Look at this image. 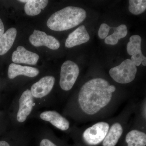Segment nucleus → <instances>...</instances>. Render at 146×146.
Wrapping results in <instances>:
<instances>
[{
  "mask_svg": "<svg viewBox=\"0 0 146 146\" xmlns=\"http://www.w3.org/2000/svg\"><path fill=\"white\" fill-rule=\"evenodd\" d=\"M116 88L104 79H93L82 86L78 101L82 110L86 114L93 115L105 107L112 99Z\"/></svg>",
  "mask_w": 146,
  "mask_h": 146,
  "instance_id": "1",
  "label": "nucleus"
},
{
  "mask_svg": "<svg viewBox=\"0 0 146 146\" xmlns=\"http://www.w3.org/2000/svg\"><path fill=\"white\" fill-rule=\"evenodd\" d=\"M86 16V11L83 8L68 6L53 13L48 19L47 25L54 31H64L78 25Z\"/></svg>",
  "mask_w": 146,
  "mask_h": 146,
  "instance_id": "2",
  "label": "nucleus"
},
{
  "mask_svg": "<svg viewBox=\"0 0 146 146\" xmlns=\"http://www.w3.org/2000/svg\"><path fill=\"white\" fill-rule=\"evenodd\" d=\"M136 65L131 59L123 60L119 65L110 70L111 77L117 83L127 84L134 80L137 73Z\"/></svg>",
  "mask_w": 146,
  "mask_h": 146,
  "instance_id": "3",
  "label": "nucleus"
},
{
  "mask_svg": "<svg viewBox=\"0 0 146 146\" xmlns=\"http://www.w3.org/2000/svg\"><path fill=\"white\" fill-rule=\"evenodd\" d=\"M79 72L78 66L74 62L70 60L64 62L60 70V88L65 91L70 90L76 81Z\"/></svg>",
  "mask_w": 146,
  "mask_h": 146,
  "instance_id": "4",
  "label": "nucleus"
},
{
  "mask_svg": "<svg viewBox=\"0 0 146 146\" xmlns=\"http://www.w3.org/2000/svg\"><path fill=\"white\" fill-rule=\"evenodd\" d=\"M109 129V125L108 123H97L84 132L83 140L89 145H96L104 141Z\"/></svg>",
  "mask_w": 146,
  "mask_h": 146,
  "instance_id": "5",
  "label": "nucleus"
},
{
  "mask_svg": "<svg viewBox=\"0 0 146 146\" xmlns=\"http://www.w3.org/2000/svg\"><path fill=\"white\" fill-rule=\"evenodd\" d=\"M35 105L34 98L30 90L27 89L23 92L19 100V106L16 115V119L18 122L25 121L31 113Z\"/></svg>",
  "mask_w": 146,
  "mask_h": 146,
  "instance_id": "6",
  "label": "nucleus"
},
{
  "mask_svg": "<svg viewBox=\"0 0 146 146\" xmlns=\"http://www.w3.org/2000/svg\"><path fill=\"white\" fill-rule=\"evenodd\" d=\"M55 78L52 76H46L33 84L30 91L33 98L42 99L46 96L54 85Z\"/></svg>",
  "mask_w": 146,
  "mask_h": 146,
  "instance_id": "7",
  "label": "nucleus"
},
{
  "mask_svg": "<svg viewBox=\"0 0 146 146\" xmlns=\"http://www.w3.org/2000/svg\"><path fill=\"white\" fill-rule=\"evenodd\" d=\"M29 42L35 47L45 46L52 50H57L60 46V42L51 35H48L44 32L34 30L30 36Z\"/></svg>",
  "mask_w": 146,
  "mask_h": 146,
  "instance_id": "8",
  "label": "nucleus"
},
{
  "mask_svg": "<svg viewBox=\"0 0 146 146\" xmlns=\"http://www.w3.org/2000/svg\"><path fill=\"white\" fill-rule=\"evenodd\" d=\"M40 118L43 121L49 122L56 127L62 131L68 130L70 122L66 118L54 110H48L42 112Z\"/></svg>",
  "mask_w": 146,
  "mask_h": 146,
  "instance_id": "9",
  "label": "nucleus"
},
{
  "mask_svg": "<svg viewBox=\"0 0 146 146\" xmlns=\"http://www.w3.org/2000/svg\"><path fill=\"white\" fill-rule=\"evenodd\" d=\"M39 59L37 54L28 50L22 46H19L12 55V60L14 63L35 65Z\"/></svg>",
  "mask_w": 146,
  "mask_h": 146,
  "instance_id": "10",
  "label": "nucleus"
},
{
  "mask_svg": "<svg viewBox=\"0 0 146 146\" xmlns=\"http://www.w3.org/2000/svg\"><path fill=\"white\" fill-rule=\"evenodd\" d=\"M89 39L90 36L86 27L81 25L69 35L66 39L65 46L68 48H72L86 43Z\"/></svg>",
  "mask_w": 146,
  "mask_h": 146,
  "instance_id": "11",
  "label": "nucleus"
},
{
  "mask_svg": "<svg viewBox=\"0 0 146 146\" xmlns=\"http://www.w3.org/2000/svg\"><path fill=\"white\" fill-rule=\"evenodd\" d=\"M38 69L33 67L11 63L9 65L8 70L9 78L10 79L15 78L20 75H23L29 77L33 78L39 74Z\"/></svg>",
  "mask_w": 146,
  "mask_h": 146,
  "instance_id": "12",
  "label": "nucleus"
},
{
  "mask_svg": "<svg viewBox=\"0 0 146 146\" xmlns=\"http://www.w3.org/2000/svg\"><path fill=\"white\" fill-rule=\"evenodd\" d=\"M123 132L122 127L116 123L109 129L107 135L103 141V146H115L118 143Z\"/></svg>",
  "mask_w": 146,
  "mask_h": 146,
  "instance_id": "13",
  "label": "nucleus"
},
{
  "mask_svg": "<svg viewBox=\"0 0 146 146\" xmlns=\"http://www.w3.org/2000/svg\"><path fill=\"white\" fill-rule=\"evenodd\" d=\"M19 1L26 3L24 9L27 15L30 16L38 15L41 13L42 9L47 6L48 3V1L47 0H21Z\"/></svg>",
  "mask_w": 146,
  "mask_h": 146,
  "instance_id": "14",
  "label": "nucleus"
},
{
  "mask_svg": "<svg viewBox=\"0 0 146 146\" xmlns=\"http://www.w3.org/2000/svg\"><path fill=\"white\" fill-rule=\"evenodd\" d=\"M17 35L14 28L9 29L0 38V55L5 54L12 47Z\"/></svg>",
  "mask_w": 146,
  "mask_h": 146,
  "instance_id": "15",
  "label": "nucleus"
},
{
  "mask_svg": "<svg viewBox=\"0 0 146 146\" xmlns=\"http://www.w3.org/2000/svg\"><path fill=\"white\" fill-rule=\"evenodd\" d=\"M127 146H145L146 133L137 130L131 131L125 137Z\"/></svg>",
  "mask_w": 146,
  "mask_h": 146,
  "instance_id": "16",
  "label": "nucleus"
},
{
  "mask_svg": "<svg viewBox=\"0 0 146 146\" xmlns=\"http://www.w3.org/2000/svg\"><path fill=\"white\" fill-rule=\"evenodd\" d=\"M142 39L138 35H133L130 37L129 42L128 43L127 50L129 55L132 56L141 51Z\"/></svg>",
  "mask_w": 146,
  "mask_h": 146,
  "instance_id": "17",
  "label": "nucleus"
},
{
  "mask_svg": "<svg viewBox=\"0 0 146 146\" xmlns=\"http://www.w3.org/2000/svg\"><path fill=\"white\" fill-rule=\"evenodd\" d=\"M129 10L133 15H139L146 10L145 0H129Z\"/></svg>",
  "mask_w": 146,
  "mask_h": 146,
  "instance_id": "18",
  "label": "nucleus"
},
{
  "mask_svg": "<svg viewBox=\"0 0 146 146\" xmlns=\"http://www.w3.org/2000/svg\"><path fill=\"white\" fill-rule=\"evenodd\" d=\"M131 60L136 66H139L142 63L144 66L146 65V58L142 53V51L131 56Z\"/></svg>",
  "mask_w": 146,
  "mask_h": 146,
  "instance_id": "19",
  "label": "nucleus"
},
{
  "mask_svg": "<svg viewBox=\"0 0 146 146\" xmlns=\"http://www.w3.org/2000/svg\"><path fill=\"white\" fill-rule=\"evenodd\" d=\"M120 39L117 31H115L113 34L107 36L105 39V43L107 44L115 45L117 44Z\"/></svg>",
  "mask_w": 146,
  "mask_h": 146,
  "instance_id": "20",
  "label": "nucleus"
},
{
  "mask_svg": "<svg viewBox=\"0 0 146 146\" xmlns=\"http://www.w3.org/2000/svg\"><path fill=\"white\" fill-rule=\"evenodd\" d=\"M111 28L107 24L103 23L101 25L98 31V36L100 39H105L107 37Z\"/></svg>",
  "mask_w": 146,
  "mask_h": 146,
  "instance_id": "21",
  "label": "nucleus"
},
{
  "mask_svg": "<svg viewBox=\"0 0 146 146\" xmlns=\"http://www.w3.org/2000/svg\"><path fill=\"white\" fill-rule=\"evenodd\" d=\"M116 31H118L120 37L124 38L127 34V29L126 26L125 25H121L116 28Z\"/></svg>",
  "mask_w": 146,
  "mask_h": 146,
  "instance_id": "22",
  "label": "nucleus"
},
{
  "mask_svg": "<svg viewBox=\"0 0 146 146\" xmlns=\"http://www.w3.org/2000/svg\"><path fill=\"white\" fill-rule=\"evenodd\" d=\"M39 146H57L49 139L44 138L42 139L39 144Z\"/></svg>",
  "mask_w": 146,
  "mask_h": 146,
  "instance_id": "23",
  "label": "nucleus"
},
{
  "mask_svg": "<svg viewBox=\"0 0 146 146\" xmlns=\"http://www.w3.org/2000/svg\"><path fill=\"white\" fill-rule=\"evenodd\" d=\"M5 28L2 21L0 18V38L4 33Z\"/></svg>",
  "mask_w": 146,
  "mask_h": 146,
  "instance_id": "24",
  "label": "nucleus"
},
{
  "mask_svg": "<svg viewBox=\"0 0 146 146\" xmlns=\"http://www.w3.org/2000/svg\"><path fill=\"white\" fill-rule=\"evenodd\" d=\"M0 146H10L8 142L5 141H0Z\"/></svg>",
  "mask_w": 146,
  "mask_h": 146,
  "instance_id": "25",
  "label": "nucleus"
}]
</instances>
